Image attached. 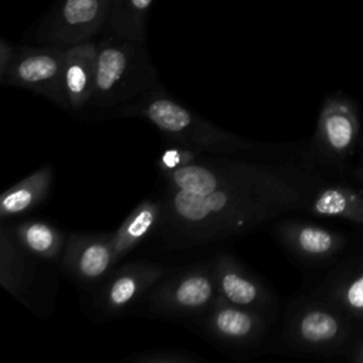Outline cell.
Wrapping results in <instances>:
<instances>
[{
    "instance_id": "cb8c5ba5",
    "label": "cell",
    "mask_w": 363,
    "mask_h": 363,
    "mask_svg": "<svg viewBox=\"0 0 363 363\" xmlns=\"http://www.w3.org/2000/svg\"><path fill=\"white\" fill-rule=\"evenodd\" d=\"M16 47L9 44L4 38L0 41V79L6 75L13 58H14Z\"/></svg>"
},
{
    "instance_id": "ac0fdd59",
    "label": "cell",
    "mask_w": 363,
    "mask_h": 363,
    "mask_svg": "<svg viewBox=\"0 0 363 363\" xmlns=\"http://www.w3.org/2000/svg\"><path fill=\"white\" fill-rule=\"evenodd\" d=\"M27 252L18 244L14 230L1 225L0 231V284L14 296L21 295L31 278Z\"/></svg>"
},
{
    "instance_id": "52a82bcc",
    "label": "cell",
    "mask_w": 363,
    "mask_h": 363,
    "mask_svg": "<svg viewBox=\"0 0 363 363\" xmlns=\"http://www.w3.org/2000/svg\"><path fill=\"white\" fill-rule=\"evenodd\" d=\"M64 47H16L14 58L1 84L40 94L65 111H71L64 84Z\"/></svg>"
},
{
    "instance_id": "277c9868",
    "label": "cell",
    "mask_w": 363,
    "mask_h": 363,
    "mask_svg": "<svg viewBox=\"0 0 363 363\" xmlns=\"http://www.w3.org/2000/svg\"><path fill=\"white\" fill-rule=\"evenodd\" d=\"M353 320L322 295L301 299L288 312L284 342L301 352L332 353L350 339Z\"/></svg>"
},
{
    "instance_id": "d4e9b609",
    "label": "cell",
    "mask_w": 363,
    "mask_h": 363,
    "mask_svg": "<svg viewBox=\"0 0 363 363\" xmlns=\"http://www.w3.org/2000/svg\"><path fill=\"white\" fill-rule=\"evenodd\" d=\"M359 149H360V156H359V163L354 169V177L359 180L360 184H363V139L360 142Z\"/></svg>"
},
{
    "instance_id": "ffe728a7",
    "label": "cell",
    "mask_w": 363,
    "mask_h": 363,
    "mask_svg": "<svg viewBox=\"0 0 363 363\" xmlns=\"http://www.w3.org/2000/svg\"><path fill=\"white\" fill-rule=\"evenodd\" d=\"M153 0H111L105 23L106 35L145 44L146 17Z\"/></svg>"
},
{
    "instance_id": "7c38bea8",
    "label": "cell",
    "mask_w": 363,
    "mask_h": 363,
    "mask_svg": "<svg viewBox=\"0 0 363 363\" xmlns=\"http://www.w3.org/2000/svg\"><path fill=\"white\" fill-rule=\"evenodd\" d=\"M271 318L231 302L221 296L204 315L206 330L218 342L234 347H250L267 335Z\"/></svg>"
},
{
    "instance_id": "484cf974",
    "label": "cell",
    "mask_w": 363,
    "mask_h": 363,
    "mask_svg": "<svg viewBox=\"0 0 363 363\" xmlns=\"http://www.w3.org/2000/svg\"><path fill=\"white\" fill-rule=\"evenodd\" d=\"M352 359L354 362H360L363 363V337L360 339V342L354 346V349L352 350Z\"/></svg>"
},
{
    "instance_id": "4fadbf2b",
    "label": "cell",
    "mask_w": 363,
    "mask_h": 363,
    "mask_svg": "<svg viewBox=\"0 0 363 363\" xmlns=\"http://www.w3.org/2000/svg\"><path fill=\"white\" fill-rule=\"evenodd\" d=\"M278 241L308 264H326L345 247L346 238L323 225L288 220L275 227Z\"/></svg>"
},
{
    "instance_id": "603a6c76",
    "label": "cell",
    "mask_w": 363,
    "mask_h": 363,
    "mask_svg": "<svg viewBox=\"0 0 363 363\" xmlns=\"http://www.w3.org/2000/svg\"><path fill=\"white\" fill-rule=\"evenodd\" d=\"M129 360L135 363H194L201 362L200 357L183 353V352H169V350H159V352H143L140 354L132 356Z\"/></svg>"
},
{
    "instance_id": "44dd1931",
    "label": "cell",
    "mask_w": 363,
    "mask_h": 363,
    "mask_svg": "<svg viewBox=\"0 0 363 363\" xmlns=\"http://www.w3.org/2000/svg\"><path fill=\"white\" fill-rule=\"evenodd\" d=\"M352 319H363V261L330 279L320 294Z\"/></svg>"
},
{
    "instance_id": "8fae6325",
    "label": "cell",
    "mask_w": 363,
    "mask_h": 363,
    "mask_svg": "<svg viewBox=\"0 0 363 363\" xmlns=\"http://www.w3.org/2000/svg\"><path fill=\"white\" fill-rule=\"evenodd\" d=\"M115 265L112 233H72L68 237L61 257V267L81 285L92 286L104 281Z\"/></svg>"
},
{
    "instance_id": "e0dca14e",
    "label": "cell",
    "mask_w": 363,
    "mask_h": 363,
    "mask_svg": "<svg viewBox=\"0 0 363 363\" xmlns=\"http://www.w3.org/2000/svg\"><path fill=\"white\" fill-rule=\"evenodd\" d=\"M54 177V167L45 164L3 191L0 196L1 220L17 217L38 207L48 196Z\"/></svg>"
},
{
    "instance_id": "2e32d148",
    "label": "cell",
    "mask_w": 363,
    "mask_h": 363,
    "mask_svg": "<svg viewBox=\"0 0 363 363\" xmlns=\"http://www.w3.org/2000/svg\"><path fill=\"white\" fill-rule=\"evenodd\" d=\"M163 203L162 200L143 199L112 233V245L116 264L122 261L140 241L153 230L162 225Z\"/></svg>"
},
{
    "instance_id": "9c48e42d",
    "label": "cell",
    "mask_w": 363,
    "mask_h": 363,
    "mask_svg": "<svg viewBox=\"0 0 363 363\" xmlns=\"http://www.w3.org/2000/svg\"><path fill=\"white\" fill-rule=\"evenodd\" d=\"M211 271L218 296L274 319L278 309L274 294L237 258L227 252H218L211 261Z\"/></svg>"
},
{
    "instance_id": "3957f363",
    "label": "cell",
    "mask_w": 363,
    "mask_h": 363,
    "mask_svg": "<svg viewBox=\"0 0 363 363\" xmlns=\"http://www.w3.org/2000/svg\"><path fill=\"white\" fill-rule=\"evenodd\" d=\"M96 45V72L89 105L121 108L157 84L156 69L143 43L105 35Z\"/></svg>"
},
{
    "instance_id": "6da1fadb",
    "label": "cell",
    "mask_w": 363,
    "mask_h": 363,
    "mask_svg": "<svg viewBox=\"0 0 363 363\" xmlns=\"http://www.w3.org/2000/svg\"><path fill=\"white\" fill-rule=\"evenodd\" d=\"M164 180L162 235L186 250L252 231L303 208L322 183L303 164L247 162L201 155L160 174Z\"/></svg>"
},
{
    "instance_id": "7402d4cb",
    "label": "cell",
    "mask_w": 363,
    "mask_h": 363,
    "mask_svg": "<svg viewBox=\"0 0 363 363\" xmlns=\"http://www.w3.org/2000/svg\"><path fill=\"white\" fill-rule=\"evenodd\" d=\"M201 155L204 153L196 149H191L179 143H170L159 153V157H157L159 172L162 174V173L173 172L176 169L189 166L194 163Z\"/></svg>"
},
{
    "instance_id": "5b68a950",
    "label": "cell",
    "mask_w": 363,
    "mask_h": 363,
    "mask_svg": "<svg viewBox=\"0 0 363 363\" xmlns=\"http://www.w3.org/2000/svg\"><path fill=\"white\" fill-rule=\"evenodd\" d=\"M359 109L349 96L325 98L312 138L311 156L320 164L343 169L362 142Z\"/></svg>"
},
{
    "instance_id": "5bb4252c",
    "label": "cell",
    "mask_w": 363,
    "mask_h": 363,
    "mask_svg": "<svg viewBox=\"0 0 363 363\" xmlns=\"http://www.w3.org/2000/svg\"><path fill=\"white\" fill-rule=\"evenodd\" d=\"M95 41H85L65 51L64 60V84L71 112H81L89 105L96 72Z\"/></svg>"
},
{
    "instance_id": "7a4b0ae2",
    "label": "cell",
    "mask_w": 363,
    "mask_h": 363,
    "mask_svg": "<svg viewBox=\"0 0 363 363\" xmlns=\"http://www.w3.org/2000/svg\"><path fill=\"white\" fill-rule=\"evenodd\" d=\"M116 116H140L152 122L170 143L201 153L231 155L250 150L254 142L224 130L173 99L159 84L129 105L118 108Z\"/></svg>"
},
{
    "instance_id": "8992f818",
    "label": "cell",
    "mask_w": 363,
    "mask_h": 363,
    "mask_svg": "<svg viewBox=\"0 0 363 363\" xmlns=\"http://www.w3.org/2000/svg\"><path fill=\"white\" fill-rule=\"evenodd\" d=\"M217 298L218 291L208 261L184 268L155 285L149 308L166 316H204Z\"/></svg>"
},
{
    "instance_id": "ba28073f",
    "label": "cell",
    "mask_w": 363,
    "mask_h": 363,
    "mask_svg": "<svg viewBox=\"0 0 363 363\" xmlns=\"http://www.w3.org/2000/svg\"><path fill=\"white\" fill-rule=\"evenodd\" d=\"M109 4L111 0H58L40 23L35 38L64 48L91 41L105 27Z\"/></svg>"
},
{
    "instance_id": "d6986e66",
    "label": "cell",
    "mask_w": 363,
    "mask_h": 363,
    "mask_svg": "<svg viewBox=\"0 0 363 363\" xmlns=\"http://www.w3.org/2000/svg\"><path fill=\"white\" fill-rule=\"evenodd\" d=\"M14 235L24 251L41 261H55L64 254L65 238L62 233L50 223L28 220L14 228Z\"/></svg>"
},
{
    "instance_id": "30bf717a",
    "label": "cell",
    "mask_w": 363,
    "mask_h": 363,
    "mask_svg": "<svg viewBox=\"0 0 363 363\" xmlns=\"http://www.w3.org/2000/svg\"><path fill=\"white\" fill-rule=\"evenodd\" d=\"M166 274L163 265L153 262H129L112 269L98 292V308L108 316L121 315Z\"/></svg>"
},
{
    "instance_id": "9a60e30c",
    "label": "cell",
    "mask_w": 363,
    "mask_h": 363,
    "mask_svg": "<svg viewBox=\"0 0 363 363\" xmlns=\"http://www.w3.org/2000/svg\"><path fill=\"white\" fill-rule=\"evenodd\" d=\"M305 210L318 217H330L363 224V194L343 184L319 183Z\"/></svg>"
}]
</instances>
